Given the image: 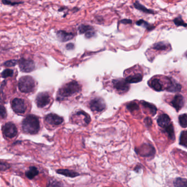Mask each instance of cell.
Returning <instances> with one entry per match:
<instances>
[{
	"label": "cell",
	"instance_id": "obj_28",
	"mask_svg": "<svg viewBox=\"0 0 187 187\" xmlns=\"http://www.w3.org/2000/svg\"><path fill=\"white\" fill-rule=\"evenodd\" d=\"M126 108L131 113H133V112L136 111H138L140 109L138 105L135 102L129 103L126 105Z\"/></svg>",
	"mask_w": 187,
	"mask_h": 187
},
{
	"label": "cell",
	"instance_id": "obj_26",
	"mask_svg": "<svg viewBox=\"0 0 187 187\" xmlns=\"http://www.w3.org/2000/svg\"><path fill=\"white\" fill-rule=\"evenodd\" d=\"M136 24L137 25L142 26L143 27H144L148 30H153L155 28V26L151 25L150 24H149L148 22L145 21L144 20H142V19H140V21H137Z\"/></svg>",
	"mask_w": 187,
	"mask_h": 187
},
{
	"label": "cell",
	"instance_id": "obj_30",
	"mask_svg": "<svg viewBox=\"0 0 187 187\" xmlns=\"http://www.w3.org/2000/svg\"><path fill=\"white\" fill-rule=\"evenodd\" d=\"M13 74V71L11 69H6L2 72V76L4 78H6L8 77L12 76Z\"/></svg>",
	"mask_w": 187,
	"mask_h": 187
},
{
	"label": "cell",
	"instance_id": "obj_27",
	"mask_svg": "<svg viewBox=\"0 0 187 187\" xmlns=\"http://www.w3.org/2000/svg\"><path fill=\"white\" fill-rule=\"evenodd\" d=\"M179 123L181 126L183 128L187 127V114H183L179 115L178 117Z\"/></svg>",
	"mask_w": 187,
	"mask_h": 187
},
{
	"label": "cell",
	"instance_id": "obj_10",
	"mask_svg": "<svg viewBox=\"0 0 187 187\" xmlns=\"http://www.w3.org/2000/svg\"><path fill=\"white\" fill-rule=\"evenodd\" d=\"M50 102V97L47 92H41L38 94L36 98V103L39 108L46 106Z\"/></svg>",
	"mask_w": 187,
	"mask_h": 187
},
{
	"label": "cell",
	"instance_id": "obj_8",
	"mask_svg": "<svg viewBox=\"0 0 187 187\" xmlns=\"http://www.w3.org/2000/svg\"><path fill=\"white\" fill-rule=\"evenodd\" d=\"M2 131L4 136L10 138H13L17 135V128L12 123H7L2 127Z\"/></svg>",
	"mask_w": 187,
	"mask_h": 187
},
{
	"label": "cell",
	"instance_id": "obj_33",
	"mask_svg": "<svg viewBox=\"0 0 187 187\" xmlns=\"http://www.w3.org/2000/svg\"><path fill=\"white\" fill-rule=\"evenodd\" d=\"M17 64V61L14 60H11L9 61H7L4 63V65L6 67H13Z\"/></svg>",
	"mask_w": 187,
	"mask_h": 187
},
{
	"label": "cell",
	"instance_id": "obj_2",
	"mask_svg": "<svg viewBox=\"0 0 187 187\" xmlns=\"http://www.w3.org/2000/svg\"><path fill=\"white\" fill-rule=\"evenodd\" d=\"M22 128L26 133L31 135L37 133L40 130L39 120L35 115H28L23 121Z\"/></svg>",
	"mask_w": 187,
	"mask_h": 187
},
{
	"label": "cell",
	"instance_id": "obj_9",
	"mask_svg": "<svg viewBox=\"0 0 187 187\" xmlns=\"http://www.w3.org/2000/svg\"><path fill=\"white\" fill-rule=\"evenodd\" d=\"M18 63L19 68L23 72H31L35 69V64L31 60L21 58L19 60Z\"/></svg>",
	"mask_w": 187,
	"mask_h": 187
},
{
	"label": "cell",
	"instance_id": "obj_39",
	"mask_svg": "<svg viewBox=\"0 0 187 187\" xmlns=\"http://www.w3.org/2000/svg\"><path fill=\"white\" fill-rule=\"evenodd\" d=\"M140 170V167L139 166H137L135 168V170L137 172H138V170Z\"/></svg>",
	"mask_w": 187,
	"mask_h": 187
},
{
	"label": "cell",
	"instance_id": "obj_20",
	"mask_svg": "<svg viewBox=\"0 0 187 187\" xmlns=\"http://www.w3.org/2000/svg\"><path fill=\"white\" fill-rule=\"evenodd\" d=\"M38 171L36 167H30L29 170L26 172V176L30 179L34 178V177L38 174Z\"/></svg>",
	"mask_w": 187,
	"mask_h": 187
},
{
	"label": "cell",
	"instance_id": "obj_12",
	"mask_svg": "<svg viewBox=\"0 0 187 187\" xmlns=\"http://www.w3.org/2000/svg\"><path fill=\"white\" fill-rule=\"evenodd\" d=\"M157 123L158 125L162 128L163 130H165L166 128L168 127L171 124H172L171 121V119L169 116L166 114H162L158 117Z\"/></svg>",
	"mask_w": 187,
	"mask_h": 187
},
{
	"label": "cell",
	"instance_id": "obj_22",
	"mask_svg": "<svg viewBox=\"0 0 187 187\" xmlns=\"http://www.w3.org/2000/svg\"><path fill=\"white\" fill-rule=\"evenodd\" d=\"M169 45L166 43V42H159L154 45L153 48L157 51H165L168 49Z\"/></svg>",
	"mask_w": 187,
	"mask_h": 187
},
{
	"label": "cell",
	"instance_id": "obj_6",
	"mask_svg": "<svg viewBox=\"0 0 187 187\" xmlns=\"http://www.w3.org/2000/svg\"><path fill=\"white\" fill-rule=\"evenodd\" d=\"M113 86L118 92L125 93L130 89V85L125 79H118L112 81Z\"/></svg>",
	"mask_w": 187,
	"mask_h": 187
},
{
	"label": "cell",
	"instance_id": "obj_25",
	"mask_svg": "<svg viewBox=\"0 0 187 187\" xmlns=\"http://www.w3.org/2000/svg\"><path fill=\"white\" fill-rule=\"evenodd\" d=\"M78 29H79V31L80 34H85V33H87L91 31H93L94 29L92 26L82 24L79 27Z\"/></svg>",
	"mask_w": 187,
	"mask_h": 187
},
{
	"label": "cell",
	"instance_id": "obj_1",
	"mask_svg": "<svg viewBox=\"0 0 187 187\" xmlns=\"http://www.w3.org/2000/svg\"><path fill=\"white\" fill-rule=\"evenodd\" d=\"M81 91V86L76 81H72L68 82L60 89L57 99L62 101L65 98L72 97L73 95L79 93Z\"/></svg>",
	"mask_w": 187,
	"mask_h": 187
},
{
	"label": "cell",
	"instance_id": "obj_34",
	"mask_svg": "<svg viewBox=\"0 0 187 187\" xmlns=\"http://www.w3.org/2000/svg\"><path fill=\"white\" fill-rule=\"evenodd\" d=\"M10 167V166L7 164L3 163V162H0V171H5V170H8Z\"/></svg>",
	"mask_w": 187,
	"mask_h": 187
},
{
	"label": "cell",
	"instance_id": "obj_35",
	"mask_svg": "<svg viewBox=\"0 0 187 187\" xmlns=\"http://www.w3.org/2000/svg\"><path fill=\"white\" fill-rule=\"evenodd\" d=\"M94 35H95V32L93 30V31H91L86 33L85 37L87 38H92V37L94 36Z\"/></svg>",
	"mask_w": 187,
	"mask_h": 187
},
{
	"label": "cell",
	"instance_id": "obj_23",
	"mask_svg": "<svg viewBox=\"0 0 187 187\" xmlns=\"http://www.w3.org/2000/svg\"><path fill=\"white\" fill-rule=\"evenodd\" d=\"M187 179L177 178L174 181V187H187Z\"/></svg>",
	"mask_w": 187,
	"mask_h": 187
},
{
	"label": "cell",
	"instance_id": "obj_7",
	"mask_svg": "<svg viewBox=\"0 0 187 187\" xmlns=\"http://www.w3.org/2000/svg\"><path fill=\"white\" fill-rule=\"evenodd\" d=\"M12 107L13 111L18 114L25 113L26 109L25 102L21 98H14L12 102Z\"/></svg>",
	"mask_w": 187,
	"mask_h": 187
},
{
	"label": "cell",
	"instance_id": "obj_32",
	"mask_svg": "<svg viewBox=\"0 0 187 187\" xmlns=\"http://www.w3.org/2000/svg\"><path fill=\"white\" fill-rule=\"evenodd\" d=\"M144 122L145 125L147 126V127H151L152 125V123H153V121H152V119H151L150 118H149V117H147L144 119Z\"/></svg>",
	"mask_w": 187,
	"mask_h": 187
},
{
	"label": "cell",
	"instance_id": "obj_21",
	"mask_svg": "<svg viewBox=\"0 0 187 187\" xmlns=\"http://www.w3.org/2000/svg\"><path fill=\"white\" fill-rule=\"evenodd\" d=\"M134 6L136 8L140 10L142 12H143L144 13H148V14H154V12L149 9L147 8L145 6H143L142 4H140V3L138 1H136L134 3Z\"/></svg>",
	"mask_w": 187,
	"mask_h": 187
},
{
	"label": "cell",
	"instance_id": "obj_3",
	"mask_svg": "<svg viewBox=\"0 0 187 187\" xmlns=\"http://www.w3.org/2000/svg\"><path fill=\"white\" fill-rule=\"evenodd\" d=\"M35 82L32 77L25 76L21 77L18 82L19 90L24 93H30L34 90Z\"/></svg>",
	"mask_w": 187,
	"mask_h": 187
},
{
	"label": "cell",
	"instance_id": "obj_5",
	"mask_svg": "<svg viewBox=\"0 0 187 187\" xmlns=\"http://www.w3.org/2000/svg\"><path fill=\"white\" fill-rule=\"evenodd\" d=\"M89 108L91 110L97 112H101L106 108V104L104 101L101 97H96L91 101Z\"/></svg>",
	"mask_w": 187,
	"mask_h": 187
},
{
	"label": "cell",
	"instance_id": "obj_15",
	"mask_svg": "<svg viewBox=\"0 0 187 187\" xmlns=\"http://www.w3.org/2000/svg\"><path fill=\"white\" fill-rule=\"evenodd\" d=\"M182 89V86L178 83H177L174 80H171L170 78H169L168 84L166 87V89L172 93L175 92H179L181 91Z\"/></svg>",
	"mask_w": 187,
	"mask_h": 187
},
{
	"label": "cell",
	"instance_id": "obj_31",
	"mask_svg": "<svg viewBox=\"0 0 187 187\" xmlns=\"http://www.w3.org/2000/svg\"><path fill=\"white\" fill-rule=\"evenodd\" d=\"M7 116V112L4 106L0 105V117L4 119Z\"/></svg>",
	"mask_w": 187,
	"mask_h": 187
},
{
	"label": "cell",
	"instance_id": "obj_24",
	"mask_svg": "<svg viewBox=\"0 0 187 187\" xmlns=\"http://www.w3.org/2000/svg\"><path fill=\"white\" fill-rule=\"evenodd\" d=\"M179 144L187 148V132L183 131L181 132L179 137Z\"/></svg>",
	"mask_w": 187,
	"mask_h": 187
},
{
	"label": "cell",
	"instance_id": "obj_13",
	"mask_svg": "<svg viewBox=\"0 0 187 187\" xmlns=\"http://www.w3.org/2000/svg\"><path fill=\"white\" fill-rule=\"evenodd\" d=\"M47 123L52 125H59L63 122V118L55 114H50L45 118Z\"/></svg>",
	"mask_w": 187,
	"mask_h": 187
},
{
	"label": "cell",
	"instance_id": "obj_36",
	"mask_svg": "<svg viewBox=\"0 0 187 187\" xmlns=\"http://www.w3.org/2000/svg\"><path fill=\"white\" fill-rule=\"evenodd\" d=\"M120 23H123V24H127L132 23V21L130 20V19H123V20L120 21Z\"/></svg>",
	"mask_w": 187,
	"mask_h": 187
},
{
	"label": "cell",
	"instance_id": "obj_29",
	"mask_svg": "<svg viewBox=\"0 0 187 187\" xmlns=\"http://www.w3.org/2000/svg\"><path fill=\"white\" fill-rule=\"evenodd\" d=\"M175 25L177 26H184V28H186L187 26V24L184 22L183 19H182V18L181 17H177L176 18H175L174 20Z\"/></svg>",
	"mask_w": 187,
	"mask_h": 187
},
{
	"label": "cell",
	"instance_id": "obj_16",
	"mask_svg": "<svg viewBox=\"0 0 187 187\" xmlns=\"http://www.w3.org/2000/svg\"><path fill=\"white\" fill-rule=\"evenodd\" d=\"M74 34L72 33H68L62 30H60L57 33V38L62 42H66L74 38Z\"/></svg>",
	"mask_w": 187,
	"mask_h": 187
},
{
	"label": "cell",
	"instance_id": "obj_37",
	"mask_svg": "<svg viewBox=\"0 0 187 187\" xmlns=\"http://www.w3.org/2000/svg\"><path fill=\"white\" fill-rule=\"evenodd\" d=\"M66 48L67 50H72L74 48V45L73 43H69L66 46Z\"/></svg>",
	"mask_w": 187,
	"mask_h": 187
},
{
	"label": "cell",
	"instance_id": "obj_4",
	"mask_svg": "<svg viewBox=\"0 0 187 187\" xmlns=\"http://www.w3.org/2000/svg\"><path fill=\"white\" fill-rule=\"evenodd\" d=\"M136 153L142 157H154L155 154V149L152 145L144 143L138 148H135Z\"/></svg>",
	"mask_w": 187,
	"mask_h": 187
},
{
	"label": "cell",
	"instance_id": "obj_14",
	"mask_svg": "<svg viewBox=\"0 0 187 187\" xmlns=\"http://www.w3.org/2000/svg\"><path fill=\"white\" fill-rule=\"evenodd\" d=\"M148 84L152 89L157 92L161 91L164 89V86L160 79L157 77L151 79L148 82Z\"/></svg>",
	"mask_w": 187,
	"mask_h": 187
},
{
	"label": "cell",
	"instance_id": "obj_11",
	"mask_svg": "<svg viewBox=\"0 0 187 187\" xmlns=\"http://www.w3.org/2000/svg\"><path fill=\"white\" fill-rule=\"evenodd\" d=\"M184 103V98L181 94H176L174 96L173 99L171 102V104L175 108L177 111L180 110L183 108Z\"/></svg>",
	"mask_w": 187,
	"mask_h": 187
},
{
	"label": "cell",
	"instance_id": "obj_17",
	"mask_svg": "<svg viewBox=\"0 0 187 187\" xmlns=\"http://www.w3.org/2000/svg\"><path fill=\"white\" fill-rule=\"evenodd\" d=\"M143 75L140 72H135L133 74L130 75L125 79L128 84H136L142 81Z\"/></svg>",
	"mask_w": 187,
	"mask_h": 187
},
{
	"label": "cell",
	"instance_id": "obj_19",
	"mask_svg": "<svg viewBox=\"0 0 187 187\" xmlns=\"http://www.w3.org/2000/svg\"><path fill=\"white\" fill-rule=\"evenodd\" d=\"M141 104L143 107H144L145 109L148 110L149 113L152 116H155V114H157V108L153 104L150 103L148 102H145L144 101H142L141 102Z\"/></svg>",
	"mask_w": 187,
	"mask_h": 187
},
{
	"label": "cell",
	"instance_id": "obj_18",
	"mask_svg": "<svg viewBox=\"0 0 187 187\" xmlns=\"http://www.w3.org/2000/svg\"><path fill=\"white\" fill-rule=\"evenodd\" d=\"M57 173L58 174L65 176L66 177H71V178H75L80 175L78 172H76L72 170H68V169H60V170H57Z\"/></svg>",
	"mask_w": 187,
	"mask_h": 187
},
{
	"label": "cell",
	"instance_id": "obj_38",
	"mask_svg": "<svg viewBox=\"0 0 187 187\" xmlns=\"http://www.w3.org/2000/svg\"><path fill=\"white\" fill-rule=\"evenodd\" d=\"M2 2L4 4H11V2H9V1H2ZM19 4V2H14V3H12V5H14L15 4Z\"/></svg>",
	"mask_w": 187,
	"mask_h": 187
}]
</instances>
